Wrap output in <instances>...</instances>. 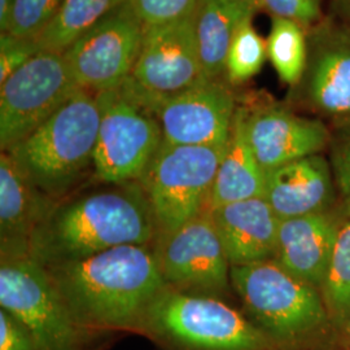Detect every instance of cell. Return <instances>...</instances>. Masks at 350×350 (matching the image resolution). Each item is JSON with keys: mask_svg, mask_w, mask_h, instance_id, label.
Here are the masks:
<instances>
[{"mask_svg": "<svg viewBox=\"0 0 350 350\" xmlns=\"http://www.w3.org/2000/svg\"><path fill=\"white\" fill-rule=\"evenodd\" d=\"M44 267L91 335L135 332L150 304L167 288L150 245H121Z\"/></svg>", "mask_w": 350, "mask_h": 350, "instance_id": "obj_1", "label": "cell"}, {"mask_svg": "<svg viewBox=\"0 0 350 350\" xmlns=\"http://www.w3.org/2000/svg\"><path fill=\"white\" fill-rule=\"evenodd\" d=\"M159 226L139 182L57 202L38 228L30 257L43 266L121 245H152Z\"/></svg>", "mask_w": 350, "mask_h": 350, "instance_id": "obj_2", "label": "cell"}, {"mask_svg": "<svg viewBox=\"0 0 350 350\" xmlns=\"http://www.w3.org/2000/svg\"><path fill=\"white\" fill-rule=\"evenodd\" d=\"M243 313L279 350H331L338 345L321 289L289 274L275 260L231 266Z\"/></svg>", "mask_w": 350, "mask_h": 350, "instance_id": "obj_3", "label": "cell"}, {"mask_svg": "<svg viewBox=\"0 0 350 350\" xmlns=\"http://www.w3.org/2000/svg\"><path fill=\"white\" fill-rule=\"evenodd\" d=\"M99 126L100 109L95 94L79 90L7 153L42 192L57 201L90 167L94 169Z\"/></svg>", "mask_w": 350, "mask_h": 350, "instance_id": "obj_4", "label": "cell"}, {"mask_svg": "<svg viewBox=\"0 0 350 350\" xmlns=\"http://www.w3.org/2000/svg\"><path fill=\"white\" fill-rule=\"evenodd\" d=\"M135 334L161 350H279L225 300L166 288L150 305Z\"/></svg>", "mask_w": 350, "mask_h": 350, "instance_id": "obj_5", "label": "cell"}, {"mask_svg": "<svg viewBox=\"0 0 350 350\" xmlns=\"http://www.w3.org/2000/svg\"><path fill=\"white\" fill-rule=\"evenodd\" d=\"M226 148L227 146H188L163 140L139 179L159 232L173 231L208 209Z\"/></svg>", "mask_w": 350, "mask_h": 350, "instance_id": "obj_6", "label": "cell"}, {"mask_svg": "<svg viewBox=\"0 0 350 350\" xmlns=\"http://www.w3.org/2000/svg\"><path fill=\"white\" fill-rule=\"evenodd\" d=\"M0 306L37 350H88L92 336L78 323L47 269L31 257L0 263Z\"/></svg>", "mask_w": 350, "mask_h": 350, "instance_id": "obj_7", "label": "cell"}, {"mask_svg": "<svg viewBox=\"0 0 350 350\" xmlns=\"http://www.w3.org/2000/svg\"><path fill=\"white\" fill-rule=\"evenodd\" d=\"M95 96L100 109L95 178L107 185L139 182L163 143L159 120L122 88Z\"/></svg>", "mask_w": 350, "mask_h": 350, "instance_id": "obj_8", "label": "cell"}, {"mask_svg": "<svg viewBox=\"0 0 350 350\" xmlns=\"http://www.w3.org/2000/svg\"><path fill=\"white\" fill-rule=\"evenodd\" d=\"M150 250L169 289L221 300L231 292V265L209 209L173 231L159 232Z\"/></svg>", "mask_w": 350, "mask_h": 350, "instance_id": "obj_9", "label": "cell"}, {"mask_svg": "<svg viewBox=\"0 0 350 350\" xmlns=\"http://www.w3.org/2000/svg\"><path fill=\"white\" fill-rule=\"evenodd\" d=\"M79 90L64 53L40 51L0 85L1 152L29 137Z\"/></svg>", "mask_w": 350, "mask_h": 350, "instance_id": "obj_10", "label": "cell"}, {"mask_svg": "<svg viewBox=\"0 0 350 350\" xmlns=\"http://www.w3.org/2000/svg\"><path fill=\"white\" fill-rule=\"evenodd\" d=\"M205 79L193 14L163 25H144L138 60L121 88L147 104L183 92Z\"/></svg>", "mask_w": 350, "mask_h": 350, "instance_id": "obj_11", "label": "cell"}, {"mask_svg": "<svg viewBox=\"0 0 350 350\" xmlns=\"http://www.w3.org/2000/svg\"><path fill=\"white\" fill-rule=\"evenodd\" d=\"M143 34L144 24L125 0L64 52L75 83L92 94L121 88L137 64Z\"/></svg>", "mask_w": 350, "mask_h": 350, "instance_id": "obj_12", "label": "cell"}, {"mask_svg": "<svg viewBox=\"0 0 350 350\" xmlns=\"http://www.w3.org/2000/svg\"><path fill=\"white\" fill-rule=\"evenodd\" d=\"M144 105L159 120L165 142L188 146H227L238 109L232 91L213 79Z\"/></svg>", "mask_w": 350, "mask_h": 350, "instance_id": "obj_13", "label": "cell"}, {"mask_svg": "<svg viewBox=\"0 0 350 350\" xmlns=\"http://www.w3.org/2000/svg\"><path fill=\"white\" fill-rule=\"evenodd\" d=\"M245 127L250 147L265 173L319 154L331 140V131L321 120L301 117L279 105L245 107Z\"/></svg>", "mask_w": 350, "mask_h": 350, "instance_id": "obj_14", "label": "cell"}, {"mask_svg": "<svg viewBox=\"0 0 350 350\" xmlns=\"http://www.w3.org/2000/svg\"><path fill=\"white\" fill-rule=\"evenodd\" d=\"M57 201L26 176L7 152L0 156V256L3 260L30 257L38 228Z\"/></svg>", "mask_w": 350, "mask_h": 350, "instance_id": "obj_15", "label": "cell"}, {"mask_svg": "<svg viewBox=\"0 0 350 350\" xmlns=\"http://www.w3.org/2000/svg\"><path fill=\"white\" fill-rule=\"evenodd\" d=\"M211 214L231 266L275 260L280 218L265 198L225 204Z\"/></svg>", "mask_w": 350, "mask_h": 350, "instance_id": "obj_16", "label": "cell"}, {"mask_svg": "<svg viewBox=\"0 0 350 350\" xmlns=\"http://www.w3.org/2000/svg\"><path fill=\"white\" fill-rule=\"evenodd\" d=\"M301 83L317 112L350 121V34L328 29L317 33Z\"/></svg>", "mask_w": 350, "mask_h": 350, "instance_id": "obj_17", "label": "cell"}, {"mask_svg": "<svg viewBox=\"0 0 350 350\" xmlns=\"http://www.w3.org/2000/svg\"><path fill=\"white\" fill-rule=\"evenodd\" d=\"M335 188L331 163L319 153L266 172L263 198L283 221L328 212Z\"/></svg>", "mask_w": 350, "mask_h": 350, "instance_id": "obj_18", "label": "cell"}, {"mask_svg": "<svg viewBox=\"0 0 350 350\" xmlns=\"http://www.w3.org/2000/svg\"><path fill=\"white\" fill-rule=\"evenodd\" d=\"M341 224L328 212L280 221L275 261L289 274L321 289Z\"/></svg>", "mask_w": 350, "mask_h": 350, "instance_id": "obj_19", "label": "cell"}, {"mask_svg": "<svg viewBox=\"0 0 350 350\" xmlns=\"http://www.w3.org/2000/svg\"><path fill=\"white\" fill-rule=\"evenodd\" d=\"M266 173L250 147L245 127V107L235 113L225 156L213 185L208 209L265 196Z\"/></svg>", "mask_w": 350, "mask_h": 350, "instance_id": "obj_20", "label": "cell"}, {"mask_svg": "<svg viewBox=\"0 0 350 350\" xmlns=\"http://www.w3.org/2000/svg\"><path fill=\"white\" fill-rule=\"evenodd\" d=\"M254 11L238 0H200L195 13L201 65L208 79L221 81L231 40L244 18Z\"/></svg>", "mask_w": 350, "mask_h": 350, "instance_id": "obj_21", "label": "cell"}, {"mask_svg": "<svg viewBox=\"0 0 350 350\" xmlns=\"http://www.w3.org/2000/svg\"><path fill=\"white\" fill-rule=\"evenodd\" d=\"M125 0H64L49 26L36 39L42 51L64 53Z\"/></svg>", "mask_w": 350, "mask_h": 350, "instance_id": "obj_22", "label": "cell"}, {"mask_svg": "<svg viewBox=\"0 0 350 350\" xmlns=\"http://www.w3.org/2000/svg\"><path fill=\"white\" fill-rule=\"evenodd\" d=\"M266 44L267 59L279 78L289 86L300 85L309 57L304 26L288 18L273 17Z\"/></svg>", "mask_w": 350, "mask_h": 350, "instance_id": "obj_23", "label": "cell"}, {"mask_svg": "<svg viewBox=\"0 0 350 350\" xmlns=\"http://www.w3.org/2000/svg\"><path fill=\"white\" fill-rule=\"evenodd\" d=\"M321 292L338 338L350 319V219L340 226Z\"/></svg>", "mask_w": 350, "mask_h": 350, "instance_id": "obj_24", "label": "cell"}, {"mask_svg": "<svg viewBox=\"0 0 350 350\" xmlns=\"http://www.w3.org/2000/svg\"><path fill=\"white\" fill-rule=\"evenodd\" d=\"M253 16L239 25L226 57L225 75L231 85H241L258 75L267 59V44L253 26Z\"/></svg>", "mask_w": 350, "mask_h": 350, "instance_id": "obj_25", "label": "cell"}, {"mask_svg": "<svg viewBox=\"0 0 350 350\" xmlns=\"http://www.w3.org/2000/svg\"><path fill=\"white\" fill-rule=\"evenodd\" d=\"M64 0H16L10 30L16 37L37 39L60 10Z\"/></svg>", "mask_w": 350, "mask_h": 350, "instance_id": "obj_26", "label": "cell"}, {"mask_svg": "<svg viewBox=\"0 0 350 350\" xmlns=\"http://www.w3.org/2000/svg\"><path fill=\"white\" fill-rule=\"evenodd\" d=\"M328 146L335 186L350 217V121L340 122L336 130L331 133Z\"/></svg>", "mask_w": 350, "mask_h": 350, "instance_id": "obj_27", "label": "cell"}, {"mask_svg": "<svg viewBox=\"0 0 350 350\" xmlns=\"http://www.w3.org/2000/svg\"><path fill=\"white\" fill-rule=\"evenodd\" d=\"M144 25H163L192 17L200 0H127Z\"/></svg>", "mask_w": 350, "mask_h": 350, "instance_id": "obj_28", "label": "cell"}, {"mask_svg": "<svg viewBox=\"0 0 350 350\" xmlns=\"http://www.w3.org/2000/svg\"><path fill=\"white\" fill-rule=\"evenodd\" d=\"M36 39L0 33V85L40 52Z\"/></svg>", "mask_w": 350, "mask_h": 350, "instance_id": "obj_29", "label": "cell"}, {"mask_svg": "<svg viewBox=\"0 0 350 350\" xmlns=\"http://www.w3.org/2000/svg\"><path fill=\"white\" fill-rule=\"evenodd\" d=\"M262 8L273 17L288 18L308 27L319 20L322 0H262Z\"/></svg>", "mask_w": 350, "mask_h": 350, "instance_id": "obj_30", "label": "cell"}, {"mask_svg": "<svg viewBox=\"0 0 350 350\" xmlns=\"http://www.w3.org/2000/svg\"><path fill=\"white\" fill-rule=\"evenodd\" d=\"M0 350H37L25 328L3 309H0Z\"/></svg>", "mask_w": 350, "mask_h": 350, "instance_id": "obj_31", "label": "cell"}, {"mask_svg": "<svg viewBox=\"0 0 350 350\" xmlns=\"http://www.w3.org/2000/svg\"><path fill=\"white\" fill-rule=\"evenodd\" d=\"M16 0H0V33H7L12 23Z\"/></svg>", "mask_w": 350, "mask_h": 350, "instance_id": "obj_32", "label": "cell"}, {"mask_svg": "<svg viewBox=\"0 0 350 350\" xmlns=\"http://www.w3.org/2000/svg\"><path fill=\"white\" fill-rule=\"evenodd\" d=\"M338 345L342 350H350V319L338 332Z\"/></svg>", "mask_w": 350, "mask_h": 350, "instance_id": "obj_33", "label": "cell"}, {"mask_svg": "<svg viewBox=\"0 0 350 350\" xmlns=\"http://www.w3.org/2000/svg\"><path fill=\"white\" fill-rule=\"evenodd\" d=\"M238 1L250 7V10H253L254 12H257L258 10H262V0H238Z\"/></svg>", "mask_w": 350, "mask_h": 350, "instance_id": "obj_34", "label": "cell"}]
</instances>
